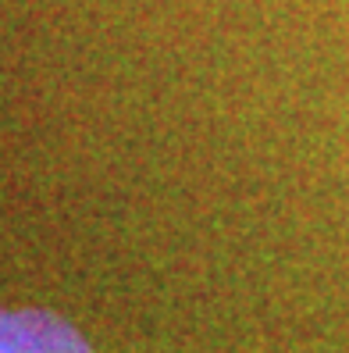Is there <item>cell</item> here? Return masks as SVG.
<instances>
[{
  "label": "cell",
  "instance_id": "6da1fadb",
  "mask_svg": "<svg viewBox=\"0 0 349 353\" xmlns=\"http://www.w3.org/2000/svg\"><path fill=\"white\" fill-rule=\"evenodd\" d=\"M0 353H93L78 328L50 310L0 307Z\"/></svg>",
  "mask_w": 349,
  "mask_h": 353
}]
</instances>
